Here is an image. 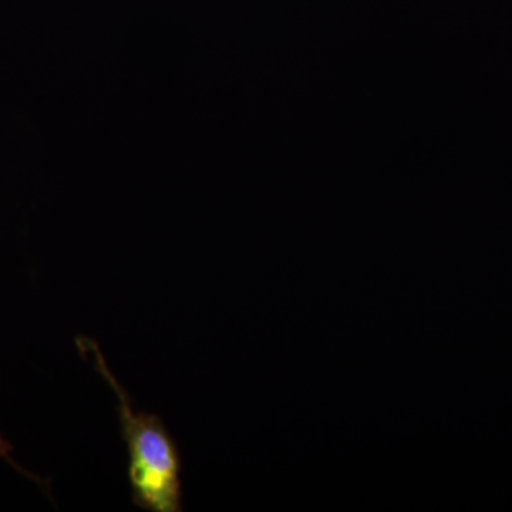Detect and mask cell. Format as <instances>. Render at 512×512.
<instances>
[{"mask_svg": "<svg viewBox=\"0 0 512 512\" xmlns=\"http://www.w3.org/2000/svg\"><path fill=\"white\" fill-rule=\"evenodd\" d=\"M83 359L110 384L119 400V417L128 450V478L137 507L151 512L183 511V480L180 451L163 420L136 412L119 380L110 372L99 345L89 338L77 339Z\"/></svg>", "mask_w": 512, "mask_h": 512, "instance_id": "6da1fadb", "label": "cell"}, {"mask_svg": "<svg viewBox=\"0 0 512 512\" xmlns=\"http://www.w3.org/2000/svg\"><path fill=\"white\" fill-rule=\"evenodd\" d=\"M10 451H12V446H10L8 441L3 440V437L0 436V457L5 458V460L8 461L10 466H12L13 468H16V470L20 471V473H22V474H25V476H28L30 478H35V480H37V481H42V480H39V478L32 476V474L26 473L25 470H22V468H20V466H18V464H16L15 461H13V458L10 457Z\"/></svg>", "mask_w": 512, "mask_h": 512, "instance_id": "7a4b0ae2", "label": "cell"}]
</instances>
